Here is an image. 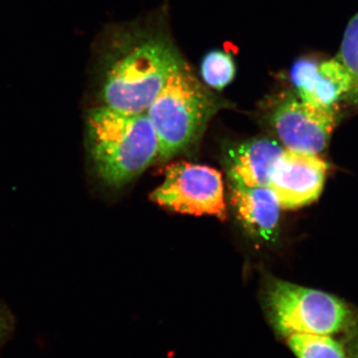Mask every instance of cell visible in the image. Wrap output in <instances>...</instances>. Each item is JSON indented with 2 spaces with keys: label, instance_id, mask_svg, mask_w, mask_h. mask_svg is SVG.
I'll return each mask as SVG.
<instances>
[{
  "label": "cell",
  "instance_id": "cell-1",
  "mask_svg": "<svg viewBox=\"0 0 358 358\" xmlns=\"http://www.w3.org/2000/svg\"><path fill=\"white\" fill-rule=\"evenodd\" d=\"M119 40L103 76V106L126 114H143L183 61L159 32L134 30Z\"/></svg>",
  "mask_w": 358,
  "mask_h": 358
},
{
  "label": "cell",
  "instance_id": "cell-2",
  "mask_svg": "<svg viewBox=\"0 0 358 358\" xmlns=\"http://www.w3.org/2000/svg\"><path fill=\"white\" fill-rule=\"evenodd\" d=\"M88 138L96 173L112 187L127 185L159 159V140L147 113L96 108L88 115Z\"/></svg>",
  "mask_w": 358,
  "mask_h": 358
},
{
  "label": "cell",
  "instance_id": "cell-3",
  "mask_svg": "<svg viewBox=\"0 0 358 358\" xmlns=\"http://www.w3.org/2000/svg\"><path fill=\"white\" fill-rule=\"evenodd\" d=\"M212 112L203 87L181 65L147 110L159 140V159H171L192 145Z\"/></svg>",
  "mask_w": 358,
  "mask_h": 358
},
{
  "label": "cell",
  "instance_id": "cell-4",
  "mask_svg": "<svg viewBox=\"0 0 358 358\" xmlns=\"http://www.w3.org/2000/svg\"><path fill=\"white\" fill-rule=\"evenodd\" d=\"M266 306L278 334H334L350 327L353 313L338 296L293 282L273 280L266 291Z\"/></svg>",
  "mask_w": 358,
  "mask_h": 358
},
{
  "label": "cell",
  "instance_id": "cell-5",
  "mask_svg": "<svg viewBox=\"0 0 358 358\" xmlns=\"http://www.w3.org/2000/svg\"><path fill=\"white\" fill-rule=\"evenodd\" d=\"M152 201L178 213L227 216L222 176L202 164L178 162L166 166L162 185L150 195Z\"/></svg>",
  "mask_w": 358,
  "mask_h": 358
},
{
  "label": "cell",
  "instance_id": "cell-6",
  "mask_svg": "<svg viewBox=\"0 0 358 358\" xmlns=\"http://www.w3.org/2000/svg\"><path fill=\"white\" fill-rule=\"evenodd\" d=\"M339 114L303 102L292 93L275 105L270 122L286 150L320 155L329 145Z\"/></svg>",
  "mask_w": 358,
  "mask_h": 358
},
{
  "label": "cell",
  "instance_id": "cell-7",
  "mask_svg": "<svg viewBox=\"0 0 358 358\" xmlns=\"http://www.w3.org/2000/svg\"><path fill=\"white\" fill-rule=\"evenodd\" d=\"M293 93L303 102L320 109L339 110L341 106H357L352 78L338 56H305L289 70Z\"/></svg>",
  "mask_w": 358,
  "mask_h": 358
},
{
  "label": "cell",
  "instance_id": "cell-8",
  "mask_svg": "<svg viewBox=\"0 0 358 358\" xmlns=\"http://www.w3.org/2000/svg\"><path fill=\"white\" fill-rule=\"evenodd\" d=\"M327 169V162L319 155L285 148L268 186L282 209L301 208L319 199L326 182Z\"/></svg>",
  "mask_w": 358,
  "mask_h": 358
},
{
  "label": "cell",
  "instance_id": "cell-9",
  "mask_svg": "<svg viewBox=\"0 0 358 358\" xmlns=\"http://www.w3.org/2000/svg\"><path fill=\"white\" fill-rule=\"evenodd\" d=\"M230 199L240 222L253 236L270 241L279 226L281 205L270 186L229 181Z\"/></svg>",
  "mask_w": 358,
  "mask_h": 358
},
{
  "label": "cell",
  "instance_id": "cell-10",
  "mask_svg": "<svg viewBox=\"0 0 358 358\" xmlns=\"http://www.w3.org/2000/svg\"><path fill=\"white\" fill-rule=\"evenodd\" d=\"M284 150L282 143L268 138H253L233 148L227 159L229 181L247 186H268Z\"/></svg>",
  "mask_w": 358,
  "mask_h": 358
},
{
  "label": "cell",
  "instance_id": "cell-11",
  "mask_svg": "<svg viewBox=\"0 0 358 358\" xmlns=\"http://www.w3.org/2000/svg\"><path fill=\"white\" fill-rule=\"evenodd\" d=\"M296 358H348L343 345L327 334H293L286 338Z\"/></svg>",
  "mask_w": 358,
  "mask_h": 358
},
{
  "label": "cell",
  "instance_id": "cell-12",
  "mask_svg": "<svg viewBox=\"0 0 358 358\" xmlns=\"http://www.w3.org/2000/svg\"><path fill=\"white\" fill-rule=\"evenodd\" d=\"M235 63L232 56L223 51L213 50L204 56L200 74L207 86L222 90L234 79Z\"/></svg>",
  "mask_w": 358,
  "mask_h": 358
},
{
  "label": "cell",
  "instance_id": "cell-13",
  "mask_svg": "<svg viewBox=\"0 0 358 358\" xmlns=\"http://www.w3.org/2000/svg\"><path fill=\"white\" fill-rule=\"evenodd\" d=\"M336 56L341 59L352 78L355 103L358 106V11L346 25Z\"/></svg>",
  "mask_w": 358,
  "mask_h": 358
},
{
  "label": "cell",
  "instance_id": "cell-14",
  "mask_svg": "<svg viewBox=\"0 0 358 358\" xmlns=\"http://www.w3.org/2000/svg\"><path fill=\"white\" fill-rule=\"evenodd\" d=\"M7 327H8V320H7L6 313L0 308V341L6 333Z\"/></svg>",
  "mask_w": 358,
  "mask_h": 358
},
{
  "label": "cell",
  "instance_id": "cell-15",
  "mask_svg": "<svg viewBox=\"0 0 358 358\" xmlns=\"http://www.w3.org/2000/svg\"><path fill=\"white\" fill-rule=\"evenodd\" d=\"M353 358H358V348L357 352L355 353V355H353Z\"/></svg>",
  "mask_w": 358,
  "mask_h": 358
}]
</instances>
